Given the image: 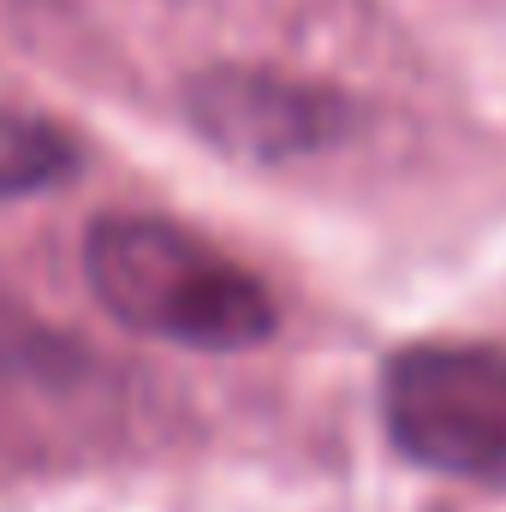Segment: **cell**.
Segmentation results:
<instances>
[{
    "mask_svg": "<svg viewBox=\"0 0 506 512\" xmlns=\"http://www.w3.org/2000/svg\"><path fill=\"white\" fill-rule=\"evenodd\" d=\"M84 280L114 322L185 352H256L280 328L274 292L251 268L167 215L90 221Z\"/></svg>",
    "mask_w": 506,
    "mask_h": 512,
    "instance_id": "1",
    "label": "cell"
},
{
    "mask_svg": "<svg viewBox=\"0 0 506 512\" xmlns=\"http://www.w3.org/2000/svg\"><path fill=\"white\" fill-rule=\"evenodd\" d=\"M381 429L399 459L506 489V352L423 340L387 358L381 370Z\"/></svg>",
    "mask_w": 506,
    "mask_h": 512,
    "instance_id": "2",
    "label": "cell"
},
{
    "mask_svg": "<svg viewBox=\"0 0 506 512\" xmlns=\"http://www.w3.org/2000/svg\"><path fill=\"white\" fill-rule=\"evenodd\" d=\"M185 120L209 149L233 161L286 167V161L346 143L358 131V102L334 84H316L280 66L221 60L185 84Z\"/></svg>",
    "mask_w": 506,
    "mask_h": 512,
    "instance_id": "3",
    "label": "cell"
},
{
    "mask_svg": "<svg viewBox=\"0 0 506 512\" xmlns=\"http://www.w3.org/2000/svg\"><path fill=\"white\" fill-rule=\"evenodd\" d=\"M78 173H84L78 131L48 120V114L0 108V203L36 197V191H60Z\"/></svg>",
    "mask_w": 506,
    "mask_h": 512,
    "instance_id": "4",
    "label": "cell"
}]
</instances>
